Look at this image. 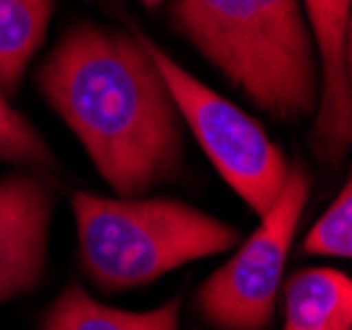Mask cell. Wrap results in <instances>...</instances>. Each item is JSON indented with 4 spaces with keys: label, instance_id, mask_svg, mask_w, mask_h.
I'll return each mask as SVG.
<instances>
[{
    "label": "cell",
    "instance_id": "1",
    "mask_svg": "<svg viewBox=\"0 0 352 330\" xmlns=\"http://www.w3.org/2000/svg\"><path fill=\"white\" fill-rule=\"evenodd\" d=\"M37 89L116 197H145L182 168L184 123L140 34L74 24L43 60Z\"/></svg>",
    "mask_w": 352,
    "mask_h": 330
},
{
    "label": "cell",
    "instance_id": "2",
    "mask_svg": "<svg viewBox=\"0 0 352 330\" xmlns=\"http://www.w3.org/2000/svg\"><path fill=\"white\" fill-rule=\"evenodd\" d=\"M171 24L271 118L316 113L318 56L302 0H174Z\"/></svg>",
    "mask_w": 352,
    "mask_h": 330
},
{
    "label": "cell",
    "instance_id": "3",
    "mask_svg": "<svg viewBox=\"0 0 352 330\" xmlns=\"http://www.w3.org/2000/svg\"><path fill=\"white\" fill-rule=\"evenodd\" d=\"M72 213L82 270L111 294L155 283L176 268L223 255L239 241L234 226L166 197L76 191Z\"/></svg>",
    "mask_w": 352,
    "mask_h": 330
},
{
    "label": "cell",
    "instance_id": "4",
    "mask_svg": "<svg viewBox=\"0 0 352 330\" xmlns=\"http://www.w3.org/2000/svg\"><path fill=\"white\" fill-rule=\"evenodd\" d=\"M140 37L174 97L182 123L192 131L206 158L255 215H265L292 168L281 147L252 115L179 66L145 34Z\"/></svg>",
    "mask_w": 352,
    "mask_h": 330
},
{
    "label": "cell",
    "instance_id": "5",
    "mask_svg": "<svg viewBox=\"0 0 352 330\" xmlns=\"http://www.w3.org/2000/svg\"><path fill=\"white\" fill-rule=\"evenodd\" d=\"M310 176L289 168L276 202L261 215L258 228L195 291V312L213 330H271L287 257L305 213Z\"/></svg>",
    "mask_w": 352,
    "mask_h": 330
},
{
    "label": "cell",
    "instance_id": "6",
    "mask_svg": "<svg viewBox=\"0 0 352 330\" xmlns=\"http://www.w3.org/2000/svg\"><path fill=\"white\" fill-rule=\"evenodd\" d=\"M318 56L313 152L337 165L352 144V0H302Z\"/></svg>",
    "mask_w": 352,
    "mask_h": 330
},
{
    "label": "cell",
    "instance_id": "7",
    "mask_svg": "<svg viewBox=\"0 0 352 330\" xmlns=\"http://www.w3.org/2000/svg\"><path fill=\"white\" fill-rule=\"evenodd\" d=\"M53 207V189L40 176H0V304L40 286L47 270Z\"/></svg>",
    "mask_w": 352,
    "mask_h": 330
},
{
    "label": "cell",
    "instance_id": "8",
    "mask_svg": "<svg viewBox=\"0 0 352 330\" xmlns=\"http://www.w3.org/2000/svg\"><path fill=\"white\" fill-rule=\"evenodd\" d=\"M281 330H352V278L334 268H302L281 281Z\"/></svg>",
    "mask_w": 352,
    "mask_h": 330
},
{
    "label": "cell",
    "instance_id": "9",
    "mask_svg": "<svg viewBox=\"0 0 352 330\" xmlns=\"http://www.w3.org/2000/svg\"><path fill=\"white\" fill-rule=\"evenodd\" d=\"M182 299L147 312L118 309L92 299L82 286H66L47 307L40 330H179Z\"/></svg>",
    "mask_w": 352,
    "mask_h": 330
},
{
    "label": "cell",
    "instance_id": "10",
    "mask_svg": "<svg viewBox=\"0 0 352 330\" xmlns=\"http://www.w3.org/2000/svg\"><path fill=\"white\" fill-rule=\"evenodd\" d=\"M56 0H0V86L16 92L21 76L43 47Z\"/></svg>",
    "mask_w": 352,
    "mask_h": 330
},
{
    "label": "cell",
    "instance_id": "11",
    "mask_svg": "<svg viewBox=\"0 0 352 330\" xmlns=\"http://www.w3.org/2000/svg\"><path fill=\"white\" fill-rule=\"evenodd\" d=\"M0 163L30 165V168H56L58 160L50 144L24 113L8 102L0 86Z\"/></svg>",
    "mask_w": 352,
    "mask_h": 330
},
{
    "label": "cell",
    "instance_id": "12",
    "mask_svg": "<svg viewBox=\"0 0 352 330\" xmlns=\"http://www.w3.org/2000/svg\"><path fill=\"white\" fill-rule=\"evenodd\" d=\"M305 255H323V257H352V181L347 178L344 187L323 215L313 223V228L302 239Z\"/></svg>",
    "mask_w": 352,
    "mask_h": 330
},
{
    "label": "cell",
    "instance_id": "13",
    "mask_svg": "<svg viewBox=\"0 0 352 330\" xmlns=\"http://www.w3.org/2000/svg\"><path fill=\"white\" fill-rule=\"evenodd\" d=\"M142 3H145L147 8H155V5H161L163 0H142Z\"/></svg>",
    "mask_w": 352,
    "mask_h": 330
}]
</instances>
